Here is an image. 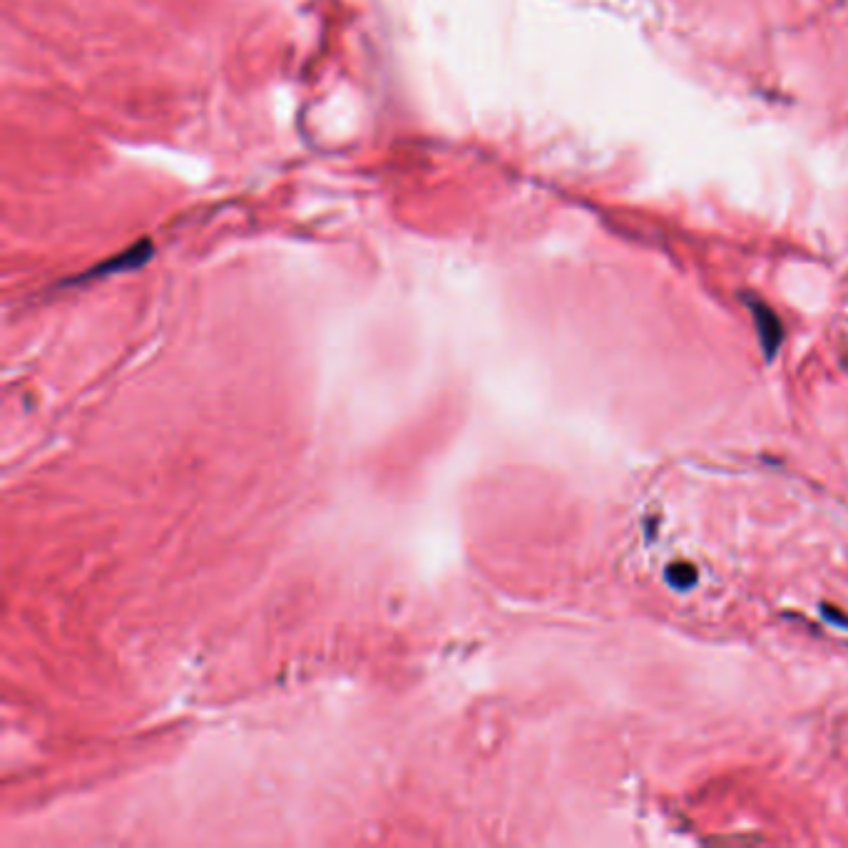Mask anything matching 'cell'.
<instances>
[{"instance_id":"6da1fadb","label":"cell","mask_w":848,"mask_h":848,"mask_svg":"<svg viewBox=\"0 0 848 848\" xmlns=\"http://www.w3.org/2000/svg\"><path fill=\"white\" fill-rule=\"evenodd\" d=\"M747 306L752 309L761 351H764L766 361H771L776 356V351H779V346L784 344V326H781L779 316H776L769 306L761 304V301L747 299Z\"/></svg>"},{"instance_id":"7a4b0ae2","label":"cell","mask_w":848,"mask_h":848,"mask_svg":"<svg viewBox=\"0 0 848 848\" xmlns=\"http://www.w3.org/2000/svg\"><path fill=\"white\" fill-rule=\"evenodd\" d=\"M664 577H667V582L674 587V590H692L699 580L697 567L689 563L669 565L667 572H664Z\"/></svg>"},{"instance_id":"3957f363","label":"cell","mask_w":848,"mask_h":848,"mask_svg":"<svg viewBox=\"0 0 848 848\" xmlns=\"http://www.w3.org/2000/svg\"><path fill=\"white\" fill-rule=\"evenodd\" d=\"M821 612H824L826 620L834 622V625H839V627H848V615H841V612H836V607L824 605V607H821Z\"/></svg>"}]
</instances>
